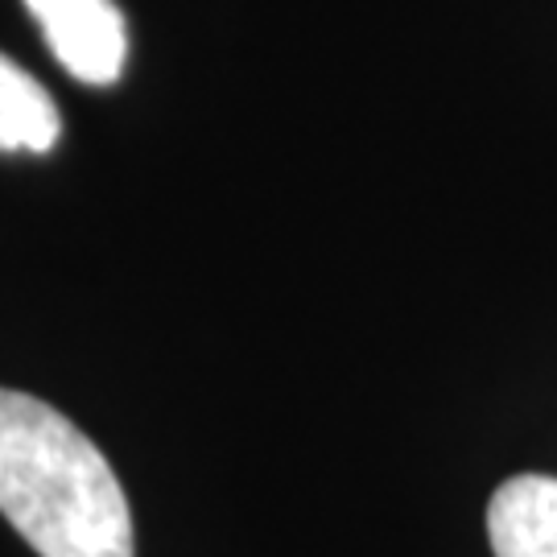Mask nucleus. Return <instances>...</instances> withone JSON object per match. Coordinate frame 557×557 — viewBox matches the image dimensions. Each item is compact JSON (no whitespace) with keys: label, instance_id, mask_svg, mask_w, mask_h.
<instances>
[{"label":"nucleus","instance_id":"nucleus-1","mask_svg":"<svg viewBox=\"0 0 557 557\" xmlns=\"http://www.w3.org/2000/svg\"><path fill=\"white\" fill-rule=\"evenodd\" d=\"M0 512L38 557H133L112 462L54 405L0 388Z\"/></svg>","mask_w":557,"mask_h":557},{"label":"nucleus","instance_id":"nucleus-2","mask_svg":"<svg viewBox=\"0 0 557 557\" xmlns=\"http://www.w3.org/2000/svg\"><path fill=\"white\" fill-rule=\"evenodd\" d=\"M50 54L79 83L108 87L128 59V25L116 0H25Z\"/></svg>","mask_w":557,"mask_h":557},{"label":"nucleus","instance_id":"nucleus-3","mask_svg":"<svg viewBox=\"0 0 557 557\" xmlns=\"http://www.w3.org/2000/svg\"><path fill=\"white\" fill-rule=\"evenodd\" d=\"M496 557H557V479L517 475L487 504Z\"/></svg>","mask_w":557,"mask_h":557},{"label":"nucleus","instance_id":"nucleus-4","mask_svg":"<svg viewBox=\"0 0 557 557\" xmlns=\"http://www.w3.org/2000/svg\"><path fill=\"white\" fill-rule=\"evenodd\" d=\"M62 137V116L50 91L25 66L0 54V153H50Z\"/></svg>","mask_w":557,"mask_h":557}]
</instances>
